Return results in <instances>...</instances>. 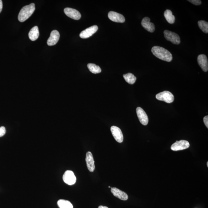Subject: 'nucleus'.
Returning <instances> with one entry per match:
<instances>
[{
  "label": "nucleus",
  "mask_w": 208,
  "mask_h": 208,
  "mask_svg": "<svg viewBox=\"0 0 208 208\" xmlns=\"http://www.w3.org/2000/svg\"><path fill=\"white\" fill-rule=\"evenodd\" d=\"M111 191L114 196L122 200L127 201L128 199V195L125 192L117 189V188H112Z\"/></svg>",
  "instance_id": "16"
},
{
  "label": "nucleus",
  "mask_w": 208,
  "mask_h": 208,
  "mask_svg": "<svg viewBox=\"0 0 208 208\" xmlns=\"http://www.w3.org/2000/svg\"><path fill=\"white\" fill-rule=\"evenodd\" d=\"M108 17L110 20L114 22L123 23L125 22V18L122 15L114 11L109 12Z\"/></svg>",
  "instance_id": "11"
},
{
  "label": "nucleus",
  "mask_w": 208,
  "mask_h": 208,
  "mask_svg": "<svg viewBox=\"0 0 208 208\" xmlns=\"http://www.w3.org/2000/svg\"><path fill=\"white\" fill-rule=\"evenodd\" d=\"M98 208H109L107 207H106V206H99V207H98Z\"/></svg>",
  "instance_id": "27"
},
{
  "label": "nucleus",
  "mask_w": 208,
  "mask_h": 208,
  "mask_svg": "<svg viewBox=\"0 0 208 208\" xmlns=\"http://www.w3.org/2000/svg\"><path fill=\"white\" fill-rule=\"evenodd\" d=\"M204 122L206 127L208 128V116H206L204 118Z\"/></svg>",
  "instance_id": "25"
},
{
  "label": "nucleus",
  "mask_w": 208,
  "mask_h": 208,
  "mask_svg": "<svg viewBox=\"0 0 208 208\" xmlns=\"http://www.w3.org/2000/svg\"><path fill=\"white\" fill-rule=\"evenodd\" d=\"M197 61L203 71L207 72L208 70V62L206 56L204 55H199L198 56Z\"/></svg>",
  "instance_id": "14"
},
{
  "label": "nucleus",
  "mask_w": 208,
  "mask_h": 208,
  "mask_svg": "<svg viewBox=\"0 0 208 208\" xmlns=\"http://www.w3.org/2000/svg\"><path fill=\"white\" fill-rule=\"evenodd\" d=\"M137 114L139 120L143 125H147L148 123V118L146 113L142 108L138 107L136 109Z\"/></svg>",
  "instance_id": "8"
},
{
  "label": "nucleus",
  "mask_w": 208,
  "mask_h": 208,
  "mask_svg": "<svg viewBox=\"0 0 208 208\" xmlns=\"http://www.w3.org/2000/svg\"><path fill=\"white\" fill-rule=\"evenodd\" d=\"M86 162L88 170L90 172H94L95 167L94 158L91 152H87Z\"/></svg>",
  "instance_id": "15"
},
{
  "label": "nucleus",
  "mask_w": 208,
  "mask_h": 208,
  "mask_svg": "<svg viewBox=\"0 0 208 208\" xmlns=\"http://www.w3.org/2000/svg\"><path fill=\"white\" fill-rule=\"evenodd\" d=\"M188 1L196 6H199L202 3L201 1L200 0H189Z\"/></svg>",
  "instance_id": "23"
},
{
  "label": "nucleus",
  "mask_w": 208,
  "mask_h": 208,
  "mask_svg": "<svg viewBox=\"0 0 208 208\" xmlns=\"http://www.w3.org/2000/svg\"><path fill=\"white\" fill-rule=\"evenodd\" d=\"M88 68L90 71L93 73H99L101 72V68L98 65L94 64H88Z\"/></svg>",
  "instance_id": "21"
},
{
  "label": "nucleus",
  "mask_w": 208,
  "mask_h": 208,
  "mask_svg": "<svg viewBox=\"0 0 208 208\" xmlns=\"http://www.w3.org/2000/svg\"><path fill=\"white\" fill-rule=\"evenodd\" d=\"M35 10V4L34 3L24 6L19 13L18 16L19 21L21 22L26 21L32 15Z\"/></svg>",
  "instance_id": "2"
},
{
  "label": "nucleus",
  "mask_w": 208,
  "mask_h": 208,
  "mask_svg": "<svg viewBox=\"0 0 208 208\" xmlns=\"http://www.w3.org/2000/svg\"><path fill=\"white\" fill-rule=\"evenodd\" d=\"M152 52L157 58L167 62L171 61L173 59L172 54L162 47L155 46L152 47Z\"/></svg>",
  "instance_id": "1"
},
{
  "label": "nucleus",
  "mask_w": 208,
  "mask_h": 208,
  "mask_svg": "<svg viewBox=\"0 0 208 208\" xmlns=\"http://www.w3.org/2000/svg\"><path fill=\"white\" fill-rule=\"evenodd\" d=\"M39 35V31L38 27L34 26L31 29L29 33V37L31 40L35 41L38 39Z\"/></svg>",
  "instance_id": "17"
},
{
  "label": "nucleus",
  "mask_w": 208,
  "mask_h": 208,
  "mask_svg": "<svg viewBox=\"0 0 208 208\" xmlns=\"http://www.w3.org/2000/svg\"><path fill=\"white\" fill-rule=\"evenodd\" d=\"M156 98L159 100L165 101L168 104L172 103L174 100V96L168 91H164L156 95Z\"/></svg>",
  "instance_id": "3"
},
{
  "label": "nucleus",
  "mask_w": 208,
  "mask_h": 208,
  "mask_svg": "<svg viewBox=\"0 0 208 208\" xmlns=\"http://www.w3.org/2000/svg\"><path fill=\"white\" fill-rule=\"evenodd\" d=\"M64 181L68 185H73L76 182V178L73 172L71 170L65 171L63 176Z\"/></svg>",
  "instance_id": "6"
},
{
  "label": "nucleus",
  "mask_w": 208,
  "mask_h": 208,
  "mask_svg": "<svg viewBox=\"0 0 208 208\" xmlns=\"http://www.w3.org/2000/svg\"><path fill=\"white\" fill-rule=\"evenodd\" d=\"M64 12L68 17L76 20H78L81 17V14L78 11L71 8H65Z\"/></svg>",
  "instance_id": "10"
},
{
  "label": "nucleus",
  "mask_w": 208,
  "mask_h": 208,
  "mask_svg": "<svg viewBox=\"0 0 208 208\" xmlns=\"http://www.w3.org/2000/svg\"><path fill=\"white\" fill-rule=\"evenodd\" d=\"M2 1L1 0H0V13H1L2 11Z\"/></svg>",
  "instance_id": "26"
},
{
  "label": "nucleus",
  "mask_w": 208,
  "mask_h": 208,
  "mask_svg": "<svg viewBox=\"0 0 208 208\" xmlns=\"http://www.w3.org/2000/svg\"><path fill=\"white\" fill-rule=\"evenodd\" d=\"M198 25L201 30L206 34L208 33V23L204 21H198Z\"/></svg>",
  "instance_id": "22"
},
{
  "label": "nucleus",
  "mask_w": 208,
  "mask_h": 208,
  "mask_svg": "<svg viewBox=\"0 0 208 208\" xmlns=\"http://www.w3.org/2000/svg\"><path fill=\"white\" fill-rule=\"evenodd\" d=\"M124 79L127 83L131 85L133 84L137 80V78L131 73H128L123 75Z\"/></svg>",
  "instance_id": "19"
},
{
  "label": "nucleus",
  "mask_w": 208,
  "mask_h": 208,
  "mask_svg": "<svg viewBox=\"0 0 208 208\" xmlns=\"http://www.w3.org/2000/svg\"><path fill=\"white\" fill-rule=\"evenodd\" d=\"M98 30L97 26L94 25L91 26L83 31L80 34V37L81 38L86 39L88 38L94 34Z\"/></svg>",
  "instance_id": "9"
},
{
  "label": "nucleus",
  "mask_w": 208,
  "mask_h": 208,
  "mask_svg": "<svg viewBox=\"0 0 208 208\" xmlns=\"http://www.w3.org/2000/svg\"><path fill=\"white\" fill-rule=\"evenodd\" d=\"M164 16L167 22L170 24H173L175 22V17L172 12L170 10L167 9L164 13Z\"/></svg>",
  "instance_id": "18"
},
{
  "label": "nucleus",
  "mask_w": 208,
  "mask_h": 208,
  "mask_svg": "<svg viewBox=\"0 0 208 208\" xmlns=\"http://www.w3.org/2000/svg\"><path fill=\"white\" fill-rule=\"evenodd\" d=\"M6 130L4 127H0V137H1L5 135L6 134Z\"/></svg>",
  "instance_id": "24"
},
{
  "label": "nucleus",
  "mask_w": 208,
  "mask_h": 208,
  "mask_svg": "<svg viewBox=\"0 0 208 208\" xmlns=\"http://www.w3.org/2000/svg\"><path fill=\"white\" fill-rule=\"evenodd\" d=\"M111 131L113 137L119 143H122L123 140V136L121 129L116 126H112Z\"/></svg>",
  "instance_id": "7"
},
{
  "label": "nucleus",
  "mask_w": 208,
  "mask_h": 208,
  "mask_svg": "<svg viewBox=\"0 0 208 208\" xmlns=\"http://www.w3.org/2000/svg\"><path fill=\"white\" fill-rule=\"evenodd\" d=\"M165 38L174 45H178L181 43V39L178 34L168 30L164 31Z\"/></svg>",
  "instance_id": "4"
},
{
  "label": "nucleus",
  "mask_w": 208,
  "mask_h": 208,
  "mask_svg": "<svg viewBox=\"0 0 208 208\" xmlns=\"http://www.w3.org/2000/svg\"><path fill=\"white\" fill-rule=\"evenodd\" d=\"M207 167H208V162H207Z\"/></svg>",
  "instance_id": "28"
},
{
  "label": "nucleus",
  "mask_w": 208,
  "mask_h": 208,
  "mask_svg": "<svg viewBox=\"0 0 208 208\" xmlns=\"http://www.w3.org/2000/svg\"><path fill=\"white\" fill-rule=\"evenodd\" d=\"M60 37V34L57 30H53L51 33L50 36L47 41V44L49 46L56 45Z\"/></svg>",
  "instance_id": "12"
},
{
  "label": "nucleus",
  "mask_w": 208,
  "mask_h": 208,
  "mask_svg": "<svg viewBox=\"0 0 208 208\" xmlns=\"http://www.w3.org/2000/svg\"><path fill=\"white\" fill-rule=\"evenodd\" d=\"M58 206L60 208H73V205L68 201L60 199L58 202Z\"/></svg>",
  "instance_id": "20"
},
{
  "label": "nucleus",
  "mask_w": 208,
  "mask_h": 208,
  "mask_svg": "<svg viewBox=\"0 0 208 208\" xmlns=\"http://www.w3.org/2000/svg\"><path fill=\"white\" fill-rule=\"evenodd\" d=\"M150 19L148 17H145L142 19L141 24L142 26L148 31L153 32L155 31V26L153 23L150 22Z\"/></svg>",
  "instance_id": "13"
},
{
  "label": "nucleus",
  "mask_w": 208,
  "mask_h": 208,
  "mask_svg": "<svg viewBox=\"0 0 208 208\" xmlns=\"http://www.w3.org/2000/svg\"><path fill=\"white\" fill-rule=\"evenodd\" d=\"M190 144L187 141L181 140L177 141L172 145L171 149L174 151L186 149L189 148Z\"/></svg>",
  "instance_id": "5"
}]
</instances>
